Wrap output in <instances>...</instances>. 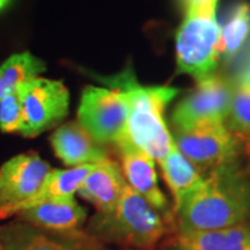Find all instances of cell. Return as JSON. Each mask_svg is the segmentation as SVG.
<instances>
[{
  "instance_id": "30bf717a",
  "label": "cell",
  "mask_w": 250,
  "mask_h": 250,
  "mask_svg": "<svg viewBox=\"0 0 250 250\" xmlns=\"http://www.w3.org/2000/svg\"><path fill=\"white\" fill-rule=\"evenodd\" d=\"M3 250H104L95 238L77 231H47L27 223L0 228Z\"/></svg>"
},
{
  "instance_id": "7c38bea8",
  "label": "cell",
  "mask_w": 250,
  "mask_h": 250,
  "mask_svg": "<svg viewBox=\"0 0 250 250\" xmlns=\"http://www.w3.org/2000/svg\"><path fill=\"white\" fill-rule=\"evenodd\" d=\"M125 187L123 170L116 161L107 157L95 163L78 193L98 208L99 214H108L118 205Z\"/></svg>"
},
{
  "instance_id": "484cf974",
  "label": "cell",
  "mask_w": 250,
  "mask_h": 250,
  "mask_svg": "<svg viewBox=\"0 0 250 250\" xmlns=\"http://www.w3.org/2000/svg\"><path fill=\"white\" fill-rule=\"evenodd\" d=\"M0 250H3V249H1V246H0Z\"/></svg>"
},
{
  "instance_id": "7a4b0ae2",
  "label": "cell",
  "mask_w": 250,
  "mask_h": 250,
  "mask_svg": "<svg viewBox=\"0 0 250 250\" xmlns=\"http://www.w3.org/2000/svg\"><path fill=\"white\" fill-rule=\"evenodd\" d=\"M110 88L123 90L128 100V118L125 136L161 163L174 146L168 126L164 120V111L172 99L179 93L171 86H145L141 85L131 67L108 78H99Z\"/></svg>"
},
{
  "instance_id": "7402d4cb",
  "label": "cell",
  "mask_w": 250,
  "mask_h": 250,
  "mask_svg": "<svg viewBox=\"0 0 250 250\" xmlns=\"http://www.w3.org/2000/svg\"><path fill=\"white\" fill-rule=\"evenodd\" d=\"M220 0H179L185 16L217 17V6Z\"/></svg>"
},
{
  "instance_id": "3957f363",
  "label": "cell",
  "mask_w": 250,
  "mask_h": 250,
  "mask_svg": "<svg viewBox=\"0 0 250 250\" xmlns=\"http://www.w3.org/2000/svg\"><path fill=\"white\" fill-rule=\"evenodd\" d=\"M168 223L160 211L126 184L116 208L108 214H98L93 228L110 239L136 249L150 250L167 233Z\"/></svg>"
},
{
  "instance_id": "9c48e42d",
  "label": "cell",
  "mask_w": 250,
  "mask_h": 250,
  "mask_svg": "<svg viewBox=\"0 0 250 250\" xmlns=\"http://www.w3.org/2000/svg\"><path fill=\"white\" fill-rule=\"evenodd\" d=\"M233 82L223 75H211L177 104L171 121L175 129H187L205 121L225 123L232 98Z\"/></svg>"
},
{
  "instance_id": "5bb4252c",
  "label": "cell",
  "mask_w": 250,
  "mask_h": 250,
  "mask_svg": "<svg viewBox=\"0 0 250 250\" xmlns=\"http://www.w3.org/2000/svg\"><path fill=\"white\" fill-rule=\"evenodd\" d=\"M24 223L47 231H75L86 220V210L74 199H53L18 213Z\"/></svg>"
},
{
  "instance_id": "8fae6325",
  "label": "cell",
  "mask_w": 250,
  "mask_h": 250,
  "mask_svg": "<svg viewBox=\"0 0 250 250\" xmlns=\"http://www.w3.org/2000/svg\"><path fill=\"white\" fill-rule=\"evenodd\" d=\"M114 145L120 152L121 170L128 187L134 189L143 199H146L171 223L174 214L171 213L167 197L159 187L154 159L134 145L125 135H123Z\"/></svg>"
},
{
  "instance_id": "277c9868",
  "label": "cell",
  "mask_w": 250,
  "mask_h": 250,
  "mask_svg": "<svg viewBox=\"0 0 250 250\" xmlns=\"http://www.w3.org/2000/svg\"><path fill=\"white\" fill-rule=\"evenodd\" d=\"M220 35L217 17L185 16L175 35L177 72L197 82L214 75L220 60Z\"/></svg>"
},
{
  "instance_id": "4fadbf2b",
  "label": "cell",
  "mask_w": 250,
  "mask_h": 250,
  "mask_svg": "<svg viewBox=\"0 0 250 250\" xmlns=\"http://www.w3.org/2000/svg\"><path fill=\"white\" fill-rule=\"evenodd\" d=\"M54 154L65 166L95 164L107 159L103 146L90 136L78 123H67L59 126L50 138Z\"/></svg>"
},
{
  "instance_id": "9a60e30c",
  "label": "cell",
  "mask_w": 250,
  "mask_h": 250,
  "mask_svg": "<svg viewBox=\"0 0 250 250\" xmlns=\"http://www.w3.org/2000/svg\"><path fill=\"white\" fill-rule=\"evenodd\" d=\"M175 250H250V224L179 233Z\"/></svg>"
},
{
  "instance_id": "5b68a950",
  "label": "cell",
  "mask_w": 250,
  "mask_h": 250,
  "mask_svg": "<svg viewBox=\"0 0 250 250\" xmlns=\"http://www.w3.org/2000/svg\"><path fill=\"white\" fill-rule=\"evenodd\" d=\"M172 139L202 174L238 161L241 139L225 123L205 121L187 129H175Z\"/></svg>"
},
{
  "instance_id": "ba28073f",
  "label": "cell",
  "mask_w": 250,
  "mask_h": 250,
  "mask_svg": "<svg viewBox=\"0 0 250 250\" xmlns=\"http://www.w3.org/2000/svg\"><path fill=\"white\" fill-rule=\"evenodd\" d=\"M50 166L34 152L22 153L0 168V220L18 214L36 196Z\"/></svg>"
},
{
  "instance_id": "603a6c76",
  "label": "cell",
  "mask_w": 250,
  "mask_h": 250,
  "mask_svg": "<svg viewBox=\"0 0 250 250\" xmlns=\"http://www.w3.org/2000/svg\"><path fill=\"white\" fill-rule=\"evenodd\" d=\"M239 77L243 78V80H246L248 82H250V54H249V57H248V62H246V64H245V67H243V70H242Z\"/></svg>"
},
{
  "instance_id": "2e32d148",
  "label": "cell",
  "mask_w": 250,
  "mask_h": 250,
  "mask_svg": "<svg viewBox=\"0 0 250 250\" xmlns=\"http://www.w3.org/2000/svg\"><path fill=\"white\" fill-rule=\"evenodd\" d=\"M159 164L163 171V178L174 197V213L181 202L202 184L205 175L181 153L175 143L168 156Z\"/></svg>"
},
{
  "instance_id": "ffe728a7",
  "label": "cell",
  "mask_w": 250,
  "mask_h": 250,
  "mask_svg": "<svg viewBox=\"0 0 250 250\" xmlns=\"http://www.w3.org/2000/svg\"><path fill=\"white\" fill-rule=\"evenodd\" d=\"M225 125L241 141L250 136V82L241 77L233 82L232 98Z\"/></svg>"
},
{
  "instance_id": "44dd1931",
  "label": "cell",
  "mask_w": 250,
  "mask_h": 250,
  "mask_svg": "<svg viewBox=\"0 0 250 250\" xmlns=\"http://www.w3.org/2000/svg\"><path fill=\"white\" fill-rule=\"evenodd\" d=\"M22 128V106L18 90L10 92L0 102V129L6 134L21 132Z\"/></svg>"
},
{
  "instance_id": "8992f818",
  "label": "cell",
  "mask_w": 250,
  "mask_h": 250,
  "mask_svg": "<svg viewBox=\"0 0 250 250\" xmlns=\"http://www.w3.org/2000/svg\"><path fill=\"white\" fill-rule=\"evenodd\" d=\"M25 138L38 136L60 124L70 110V93L62 81L32 77L18 85Z\"/></svg>"
},
{
  "instance_id": "52a82bcc",
  "label": "cell",
  "mask_w": 250,
  "mask_h": 250,
  "mask_svg": "<svg viewBox=\"0 0 250 250\" xmlns=\"http://www.w3.org/2000/svg\"><path fill=\"white\" fill-rule=\"evenodd\" d=\"M77 118V123L98 143H116L125 134L126 96L114 88L86 86L81 96Z\"/></svg>"
},
{
  "instance_id": "ac0fdd59",
  "label": "cell",
  "mask_w": 250,
  "mask_h": 250,
  "mask_svg": "<svg viewBox=\"0 0 250 250\" xmlns=\"http://www.w3.org/2000/svg\"><path fill=\"white\" fill-rule=\"evenodd\" d=\"M250 38V1L242 0L233 6L221 28L218 53L225 62L233 60Z\"/></svg>"
},
{
  "instance_id": "6da1fadb",
  "label": "cell",
  "mask_w": 250,
  "mask_h": 250,
  "mask_svg": "<svg viewBox=\"0 0 250 250\" xmlns=\"http://www.w3.org/2000/svg\"><path fill=\"white\" fill-rule=\"evenodd\" d=\"M179 233L211 231L250 220V178L238 161L210 171L174 211Z\"/></svg>"
},
{
  "instance_id": "e0dca14e",
  "label": "cell",
  "mask_w": 250,
  "mask_h": 250,
  "mask_svg": "<svg viewBox=\"0 0 250 250\" xmlns=\"http://www.w3.org/2000/svg\"><path fill=\"white\" fill-rule=\"evenodd\" d=\"M93 166L95 164H82V166L71 167L67 170H50L41 190L25 206V208L38 205L41 202H45V200L74 197V195L80 190L85 178L88 177L89 171L93 168Z\"/></svg>"
},
{
  "instance_id": "d6986e66",
  "label": "cell",
  "mask_w": 250,
  "mask_h": 250,
  "mask_svg": "<svg viewBox=\"0 0 250 250\" xmlns=\"http://www.w3.org/2000/svg\"><path fill=\"white\" fill-rule=\"evenodd\" d=\"M45 71V62L29 52L13 54L0 65V102L20 83Z\"/></svg>"
},
{
  "instance_id": "cb8c5ba5",
  "label": "cell",
  "mask_w": 250,
  "mask_h": 250,
  "mask_svg": "<svg viewBox=\"0 0 250 250\" xmlns=\"http://www.w3.org/2000/svg\"><path fill=\"white\" fill-rule=\"evenodd\" d=\"M243 142H245V150H246V154H248L249 166H250V136H248L246 139H243Z\"/></svg>"
},
{
  "instance_id": "d4e9b609",
  "label": "cell",
  "mask_w": 250,
  "mask_h": 250,
  "mask_svg": "<svg viewBox=\"0 0 250 250\" xmlns=\"http://www.w3.org/2000/svg\"><path fill=\"white\" fill-rule=\"evenodd\" d=\"M10 3H11V0H0V11L4 10L6 7H9Z\"/></svg>"
}]
</instances>
